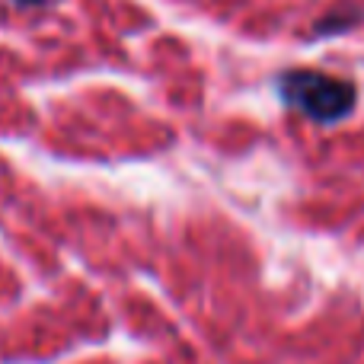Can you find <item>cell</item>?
I'll return each mask as SVG.
<instances>
[{
  "label": "cell",
  "instance_id": "3957f363",
  "mask_svg": "<svg viewBox=\"0 0 364 364\" xmlns=\"http://www.w3.org/2000/svg\"><path fill=\"white\" fill-rule=\"evenodd\" d=\"M16 4H23V6H38V4H48V0H16Z\"/></svg>",
  "mask_w": 364,
  "mask_h": 364
},
{
  "label": "cell",
  "instance_id": "6da1fadb",
  "mask_svg": "<svg viewBox=\"0 0 364 364\" xmlns=\"http://www.w3.org/2000/svg\"><path fill=\"white\" fill-rule=\"evenodd\" d=\"M278 96L284 100V106L297 109L310 122L336 125L346 115H352L358 90L352 80L320 74V70H284L278 77Z\"/></svg>",
  "mask_w": 364,
  "mask_h": 364
},
{
  "label": "cell",
  "instance_id": "7a4b0ae2",
  "mask_svg": "<svg viewBox=\"0 0 364 364\" xmlns=\"http://www.w3.org/2000/svg\"><path fill=\"white\" fill-rule=\"evenodd\" d=\"M361 19V13L355 10V13H336V16H329V19H320L316 23V36H333V32H342V29H348V26H355Z\"/></svg>",
  "mask_w": 364,
  "mask_h": 364
}]
</instances>
